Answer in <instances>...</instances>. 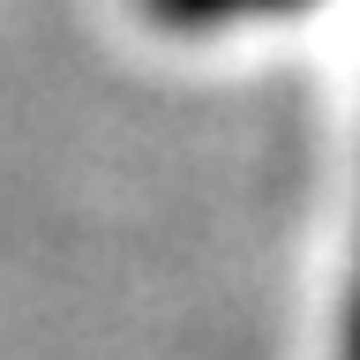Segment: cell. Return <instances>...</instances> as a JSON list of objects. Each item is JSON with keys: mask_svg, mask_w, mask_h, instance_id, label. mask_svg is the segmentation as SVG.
<instances>
[{"mask_svg": "<svg viewBox=\"0 0 360 360\" xmlns=\"http://www.w3.org/2000/svg\"><path fill=\"white\" fill-rule=\"evenodd\" d=\"M285 8H315V0H150L158 22L202 30V22H240V15H285Z\"/></svg>", "mask_w": 360, "mask_h": 360, "instance_id": "1", "label": "cell"}, {"mask_svg": "<svg viewBox=\"0 0 360 360\" xmlns=\"http://www.w3.org/2000/svg\"><path fill=\"white\" fill-rule=\"evenodd\" d=\"M338 360H360V278H353V315H345V353Z\"/></svg>", "mask_w": 360, "mask_h": 360, "instance_id": "2", "label": "cell"}]
</instances>
